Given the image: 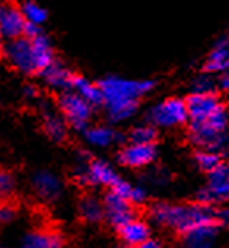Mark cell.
I'll list each match as a JSON object with an SVG mask.
<instances>
[{"instance_id": "obj_1", "label": "cell", "mask_w": 229, "mask_h": 248, "mask_svg": "<svg viewBox=\"0 0 229 248\" xmlns=\"http://www.w3.org/2000/svg\"><path fill=\"white\" fill-rule=\"evenodd\" d=\"M104 93V106L112 123H122L137 113L138 99L155 87V80H132L120 76H108L99 82Z\"/></svg>"}, {"instance_id": "obj_2", "label": "cell", "mask_w": 229, "mask_h": 248, "mask_svg": "<svg viewBox=\"0 0 229 248\" xmlns=\"http://www.w3.org/2000/svg\"><path fill=\"white\" fill-rule=\"evenodd\" d=\"M151 218L155 225H163L178 230L179 232H190L202 226H214L218 225V214L212 206L207 204H190V206H179V204H168L160 203L151 209Z\"/></svg>"}, {"instance_id": "obj_3", "label": "cell", "mask_w": 229, "mask_h": 248, "mask_svg": "<svg viewBox=\"0 0 229 248\" xmlns=\"http://www.w3.org/2000/svg\"><path fill=\"white\" fill-rule=\"evenodd\" d=\"M146 118L155 127L181 126L187 120H190L187 101L181 99V97H168L149 108Z\"/></svg>"}, {"instance_id": "obj_4", "label": "cell", "mask_w": 229, "mask_h": 248, "mask_svg": "<svg viewBox=\"0 0 229 248\" xmlns=\"http://www.w3.org/2000/svg\"><path fill=\"white\" fill-rule=\"evenodd\" d=\"M2 50L6 63L11 68L19 71V73L27 76L38 73L33 46H31V40H29V38L21 36V38H15V40L5 41Z\"/></svg>"}, {"instance_id": "obj_5", "label": "cell", "mask_w": 229, "mask_h": 248, "mask_svg": "<svg viewBox=\"0 0 229 248\" xmlns=\"http://www.w3.org/2000/svg\"><path fill=\"white\" fill-rule=\"evenodd\" d=\"M58 107L63 112L64 118L76 130L85 132L88 129V121L93 113V106L74 90L63 91L58 97Z\"/></svg>"}, {"instance_id": "obj_6", "label": "cell", "mask_w": 229, "mask_h": 248, "mask_svg": "<svg viewBox=\"0 0 229 248\" xmlns=\"http://www.w3.org/2000/svg\"><path fill=\"white\" fill-rule=\"evenodd\" d=\"M229 200V164H221L209 173V182L198 192V201L212 206Z\"/></svg>"}, {"instance_id": "obj_7", "label": "cell", "mask_w": 229, "mask_h": 248, "mask_svg": "<svg viewBox=\"0 0 229 248\" xmlns=\"http://www.w3.org/2000/svg\"><path fill=\"white\" fill-rule=\"evenodd\" d=\"M77 179L80 184H93V186H107L112 188L115 182L120 179L115 170L104 160H91L85 167L80 165L77 168Z\"/></svg>"}, {"instance_id": "obj_8", "label": "cell", "mask_w": 229, "mask_h": 248, "mask_svg": "<svg viewBox=\"0 0 229 248\" xmlns=\"http://www.w3.org/2000/svg\"><path fill=\"white\" fill-rule=\"evenodd\" d=\"M25 24L27 19L24 16L22 8L8 2L0 6V33L6 41L24 36Z\"/></svg>"}, {"instance_id": "obj_9", "label": "cell", "mask_w": 229, "mask_h": 248, "mask_svg": "<svg viewBox=\"0 0 229 248\" xmlns=\"http://www.w3.org/2000/svg\"><path fill=\"white\" fill-rule=\"evenodd\" d=\"M130 201L122 198L121 195H118L116 192L110 190L106 198H104V207H106V217L113 226H116L118 230L122 228L124 225H127L129 221L135 220L134 209L130 207Z\"/></svg>"}, {"instance_id": "obj_10", "label": "cell", "mask_w": 229, "mask_h": 248, "mask_svg": "<svg viewBox=\"0 0 229 248\" xmlns=\"http://www.w3.org/2000/svg\"><path fill=\"white\" fill-rule=\"evenodd\" d=\"M157 157V149L153 145H138V143H130L118 155L120 164L130 168H143L151 165Z\"/></svg>"}, {"instance_id": "obj_11", "label": "cell", "mask_w": 229, "mask_h": 248, "mask_svg": "<svg viewBox=\"0 0 229 248\" xmlns=\"http://www.w3.org/2000/svg\"><path fill=\"white\" fill-rule=\"evenodd\" d=\"M185 101L188 107V115H190V121L206 120L221 106V102L215 96V93H192Z\"/></svg>"}, {"instance_id": "obj_12", "label": "cell", "mask_w": 229, "mask_h": 248, "mask_svg": "<svg viewBox=\"0 0 229 248\" xmlns=\"http://www.w3.org/2000/svg\"><path fill=\"white\" fill-rule=\"evenodd\" d=\"M41 77L47 87L63 93V91L73 90V80L76 76H73V73L61 62L54 60L47 68L41 71Z\"/></svg>"}, {"instance_id": "obj_13", "label": "cell", "mask_w": 229, "mask_h": 248, "mask_svg": "<svg viewBox=\"0 0 229 248\" xmlns=\"http://www.w3.org/2000/svg\"><path fill=\"white\" fill-rule=\"evenodd\" d=\"M31 184H33V188L38 193V197L43 198L44 201L58 200L61 195V190H63L61 181L58 179L54 173L46 171V170H41V171H38L33 176Z\"/></svg>"}, {"instance_id": "obj_14", "label": "cell", "mask_w": 229, "mask_h": 248, "mask_svg": "<svg viewBox=\"0 0 229 248\" xmlns=\"http://www.w3.org/2000/svg\"><path fill=\"white\" fill-rule=\"evenodd\" d=\"M204 71L211 74H223L229 71V38L223 36L215 43L204 63Z\"/></svg>"}, {"instance_id": "obj_15", "label": "cell", "mask_w": 229, "mask_h": 248, "mask_svg": "<svg viewBox=\"0 0 229 248\" xmlns=\"http://www.w3.org/2000/svg\"><path fill=\"white\" fill-rule=\"evenodd\" d=\"M43 110V118H44V129L47 135L52 140L55 141H61L66 137V123L61 118L60 115H57V112L49 102H44L41 106Z\"/></svg>"}, {"instance_id": "obj_16", "label": "cell", "mask_w": 229, "mask_h": 248, "mask_svg": "<svg viewBox=\"0 0 229 248\" xmlns=\"http://www.w3.org/2000/svg\"><path fill=\"white\" fill-rule=\"evenodd\" d=\"M73 90L76 93H78L82 97H85L91 106L97 107V106H104V93H102V88L99 87V83H93L90 82L88 79L80 76H76L74 80H73Z\"/></svg>"}, {"instance_id": "obj_17", "label": "cell", "mask_w": 229, "mask_h": 248, "mask_svg": "<svg viewBox=\"0 0 229 248\" xmlns=\"http://www.w3.org/2000/svg\"><path fill=\"white\" fill-rule=\"evenodd\" d=\"M217 226H202L185 234V248H214Z\"/></svg>"}, {"instance_id": "obj_18", "label": "cell", "mask_w": 229, "mask_h": 248, "mask_svg": "<svg viewBox=\"0 0 229 248\" xmlns=\"http://www.w3.org/2000/svg\"><path fill=\"white\" fill-rule=\"evenodd\" d=\"M149 226L141 220H132L129 221L127 225H124L122 228H120V234L124 242H127L129 245H135L138 247L140 244H143L145 240L149 239Z\"/></svg>"}, {"instance_id": "obj_19", "label": "cell", "mask_w": 229, "mask_h": 248, "mask_svg": "<svg viewBox=\"0 0 229 248\" xmlns=\"http://www.w3.org/2000/svg\"><path fill=\"white\" fill-rule=\"evenodd\" d=\"M31 46H33L38 73H41L43 69H46L52 62H54V49H52V43L49 40V36L41 33L39 36L31 40Z\"/></svg>"}, {"instance_id": "obj_20", "label": "cell", "mask_w": 229, "mask_h": 248, "mask_svg": "<svg viewBox=\"0 0 229 248\" xmlns=\"http://www.w3.org/2000/svg\"><path fill=\"white\" fill-rule=\"evenodd\" d=\"M63 239L55 232H30L24 237L21 248H61Z\"/></svg>"}, {"instance_id": "obj_21", "label": "cell", "mask_w": 229, "mask_h": 248, "mask_svg": "<svg viewBox=\"0 0 229 248\" xmlns=\"http://www.w3.org/2000/svg\"><path fill=\"white\" fill-rule=\"evenodd\" d=\"M85 140L97 148H107L118 140V132L107 126H94L85 130Z\"/></svg>"}, {"instance_id": "obj_22", "label": "cell", "mask_w": 229, "mask_h": 248, "mask_svg": "<svg viewBox=\"0 0 229 248\" xmlns=\"http://www.w3.org/2000/svg\"><path fill=\"white\" fill-rule=\"evenodd\" d=\"M80 215L82 217L90 221V223H97L99 220L104 218V215H106V207L104 204H101L99 201L96 198H83L80 201Z\"/></svg>"}, {"instance_id": "obj_23", "label": "cell", "mask_w": 229, "mask_h": 248, "mask_svg": "<svg viewBox=\"0 0 229 248\" xmlns=\"http://www.w3.org/2000/svg\"><path fill=\"white\" fill-rule=\"evenodd\" d=\"M155 139H157V130L155 126H153L151 123L137 126L129 134L130 143H138V145H153Z\"/></svg>"}, {"instance_id": "obj_24", "label": "cell", "mask_w": 229, "mask_h": 248, "mask_svg": "<svg viewBox=\"0 0 229 248\" xmlns=\"http://www.w3.org/2000/svg\"><path fill=\"white\" fill-rule=\"evenodd\" d=\"M21 8H22L25 19H27L29 22L41 25L47 21V11H46L38 2H24Z\"/></svg>"}, {"instance_id": "obj_25", "label": "cell", "mask_w": 229, "mask_h": 248, "mask_svg": "<svg viewBox=\"0 0 229 248\" xmlns=\"http://www.w3.org/2000/svg\"><path fill=\"white\" fill-rule=\"evenodd\" d=\"M195 160L198 167L204 171L211 173L212 170L217 168L221 164V159H220V153H215V151H209V149H204V151H198L195 155Z\"/></svg>"}, {"instance_id": "obj_26", "label": "cell", "mask_w": 229, "mask_h": 248, "mask_svg": "<svg viewBox=\"0 0 229 248\" xmlns=\"http://www.w3.org/2000/svg\"><path fill=\"white\" fill-rule=\"evenodd\" d=\"M193 93H214L217 87V79L211 73H202L198 77H195V80L192 82Z\"/></svg>"}, {"instance_id": "obj_27", "label": "cell", "mask_w": 229, "mask_h": 248, "mask_svg": "<svg viewBox=\"0 0 229 248\" xmlns=\"http://www.w3.org/2000/svg\"><path fill=\"white\" fill-rule=\"evenodd\" d=\"M13 188H15L13 174H10L8 171H2V174H0V192H2L3 197H6L13 192Z\"/></svg>"}, {"instance_id": "obj_28", "label": "cell", "mask_w": 229, "mask_h": 248, "mask_svg": "<svg viewBox=\"0 0 229 248\" xmlns=\"http://www.w3.org/2000/svg\"><path fill=\"white\" fill-rule=\"evenodd\" d=\"M132 186L129 184L127 181H124V179H118L116 182H115V186L112 187V190L113 192H116L118 195H121L122 198H126V200H129L130 198V193H132Z\"/></svg>"}, {"instance_id": "obj_29", "label": "cell", "mask_w": 229, "mask_h": 248, "mask_svg": "<svg viewBox=\"0 0 229 248\" xmlns=\"http://www.w3.org/2000/svg\"><path fill=\"white\" fill-rule=\"evenodd\" d=\"M146 197H148V193H146L145 188H143L141 186H135L132 188V193H130L129 201H130V203L140 204V203H143V201L146 200Z\"/></svg>"}, {"instance_id": "obj_30", "label": "cell", "mask_w": 229, "mask_h": 248, "mask_svg": "<svg viewBox=\"0 0 229 248\" xmlns=\"http://www.w3.org/2000/svg\"><path fill=\"white\" fill-rule=\"evenodd\" d=\"M39 35H41V25L27 21V24H25V29H24V36L29 38V40H33V38H36Z\"/></svg>"}, {"instance_id": "obj_31", "label": "cell", "mask_w": 229, "mask_h": 248, "mask_svg": "<svg viewBox=\"0 0 229 248\" xmlns=\"http://www.w3.org/2000/svg\"><path fill=\"white\" fill-rule=\"evenodd\" d=\"M217 87L221 91H229V73H223L217 77Z\"/></svg>"}, {"instance_id": "obj_32", "label": "cell", "mask_w": 229, "mask_h": 248, "mask_svg": "<svg viewBox=\"0 0 229 248\" xmlns=\"http://www.w3.org/2000/svg\"><path fill=\"white\" fill-rule=\"evenodd\" d=\"M13 217H15V211H13L10 206H3L2 211H0V218H2L3 223H6V221H11Z\"/></svg>"}, {"instance_id": "obj_33", "label": "cell", "mask_w": 229, "mask_h": 248, "mask_svg": "<svg viewBox=\"0 0 229 248\" xmlns=\"http://www.w3.org/2000/svg\"><path fill=\"white\" fill-rule=\"evenodd\" d=\"M22 93L27 99H35V97L38 96V91L33 85H25V87L22 88Z\"/></svg>"}, {"instance_id": "obj_34", "label": "cell", "mask_w": 229, "mask_h": 248, "mask_svg": "<svg viewBox=\"0 0 229 248\" xmlns=\"http://www.w3.org/2000/svg\"><path fill=\"white\" fill-rule=\"evenodd\" d=\"M137 248H162V244L159 242V240H155V239H151V237H149L148 240H145V242L140 244Z\"/></svg>"}, {"instance_id": "obj_35", "label": "cell", "mask_w": 229, "mask_h": 248, "mask_svg": "<svg viewBox=\"0 0 229 248\" xmlns=\"http://www.w3.org/2000/svg\"><path fill=\"white\" fill-rule=\"evenodd\" d=\"M218 214V220L225 221V223H229V207H223L221 211H217Z\"/></svg>"}, {"instance_id": "obj_36", "label": "cell", "mask_w": 229, "mask_h": 248, "mask_svg": "<svg viewBox=\"0 0 229 248\" xmlns=\"http://www.w3.org/2000/svg\"><path fill=\"white\" fill-rule=\"evenodd\" d=\"M25 2H36V0H25Z\"/></svg>"}, {"instance_id": "obj_37", "label": "cell", "mask_w": 229, "mask_h": 248, "mask_svg": "<svg viewBox=\"0 0 229 248\" xmlns=\"http://www.w3.org/2000/svg\"><path fill=\"white\" fill-rule=\"evenodd\" d=\"M124 248H127V247H124Z\"/></svg>"}]
</instances>
